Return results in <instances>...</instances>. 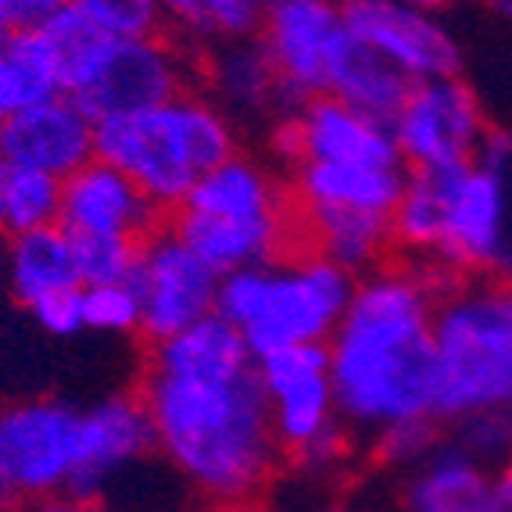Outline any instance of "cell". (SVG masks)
Wrapping results in <instances>:
<instances>
[{
    "instance_id": "6da1fadb",
    "label": "cell",
    "mask_w": 512,
    "mask_h": 512,
    "mask_svg": "<svg viewBox=\"0 0 512 512\" xmlns=\"http://www.w3.org/2000/svg\"><path fill=\"white\" fill-rule=\"evenodd\" d=\"M437 291L441 283L423 265H376L359 276L341 326L326 341L348 437L373 444L394 427L437 419Z\"/></svg>"
},
{
    "instance_id": "7a4b0ae2",
    "label": "cell",
    "mask_w": 512,
    "mask_h": 512,
    "mask_svg": "<svg viewBox=\"0 0 512 512\" xmlns=\"http://www.w3.org/2000/svg\"><path fill=\"white\" fill-rule=\"evenodd\" d=\"M140 402L154 452L208 505L262 502L283 470L255 369L240 376H169L144 369Z\"/></svg>"
},
{
    "instance_id": "3957f363",
    "label": "cell",
    "mask_w": 512,
    "mask_h": 512,
    "mask_svg": "<svg viewBox=\"0 0 512 512\" xmlns=\"http://www.w3.org/2000/svg\"><path fill=\"white\" fill-rule=\"evenodd\" d=\"M230 154H237L233 119L194 90L97 122V158L126 172L158 212H176Z\"/></svg>"
},
{
    "instance_id": "277c9868",
    "label": "cell",
    "mask_w": 512,
    "mask_h": 512,
    "mask_svg": "<svg viewBox=\"0 0 512 512\" xmlns=\"http://www.w3.org/2000/svg\"><path fill=\"white\" fill-rule=\"evenodd\" d=\"M355 283L359 276L298 244L276 262L222 276L215 312L237 326L255 362L291 348H326Z\"/></svg>"
},
{
    "instance_id": "5b68a950",
    "label": "cell",
    "mask_w": 512,
    "mask_h": 512,
    "mask_svg": "<svg viewBox=\"0 0 512 512\" xmlns=\"http://www.w3.org/2000/svg\"><path fill=\"white\" fill-rule=\"evenodd\" d=\"M437 419L512 409V280L452 276L434 305Z\"/></svg>"
},
{
    "instance_id": "8992f818",
    "label": "cell",
    "mask_w": 512,
    "mask_h": 512,
    "mask_svg": "<svg viewBox=\"0 0 512 512\" xmlns=\"http://www.w3.org/2000/svg\"><path fill=\"white\" fill-rule=\"evenodd\" d=\"M255 376L283 462L308 477L337 466L351 437L337 409L326 348L316 344L265 355L255 362Z\"/></svg>"
},
{
    "instance_id": "52a82bcc",
    "label": "cell",
    "mask_w": 512,
    "mask_h": 512,
    "mask_svg": "<svg viewBox=\"0 0 512 512\" xmlns=\"http://www.w3.org/2000/svg\"><path fill=\"white\" fill-rule=\"evenodd\" d=\"M187 54L165 36H104L90 58L65 76V94L94 122L144 111L187 90Z\"/></svg>"
},
{
    "instance_id": "ba28073f",
    "label": "cell",
    "mask_w": 512,
    "mask_h": 512,
    "mask_svg": "<svg viewBox=\"0 0 512 512\" xmlns=\"http://www.w3.org/2000/svg\"><path fill=\"white\" fill-rule=\"evenodd\" d=\"M79 459V405L26 398L0 409V491L11 505L69 495Z\"/></svg>"
},
{
    "instance_id": "9c48e42d",
    "label": "cell",
    "mask_w": 512,
    "mask_h": 512,
    "mask_svg": "<svg viewBox=\"0 0 512 512\" xmlns=\"http://www.w3.org/2000/svg\"><path fill=\"white\" fill-rule=\"evenodd\" d=\"M391 133L409 169H466L477 165L491 140L480 97L459 72L412 83L391 119Z\"/></svg>"
},
{
    "instance_id": "30bf717a",
    "label": "cell",
    "mask_w": 512,
    "mask_h": 512,
    "mask_svg": "<svg viewBox=\"0 0 512 512\" xmlns=\"http://www.w3.org/2000/svg\"><path fill=\"white\" fill-rule=\"evenodd\" d=\"M219 280L212 265L183 244L176 230H154L140 244L133 287L140 294V333L147 341H165L172 333L215 316Z\"/></svg>"
},
{
    "instance_id": "8fae6325",
    "label": "cell",
    "mask_w": 512,
    "mask_h": 512,
    "mask_svg": "<svg viewBox=\"0 0 512 512\" xmlns=\"http://www.w3.org/2000/svg\"><path fill=\"white\" fill-rule=\"evenodd\" d=\"M341 22L359 43L391 61L409 83L455 76L459 43L452 40L437 11L405 0H341Z\"/></svg>"
},
{
    "instance_id": "7c38bea8",
    "label": "cell",
    "mask_w": 512,
    "mask_h": 512,
    "mask_svg": "<svg viewBox=\"0 0 512 512\" xmlns=\"http://www.w3.org/2000/svg\"><path fill=\"white\" fill-rule=\"evenodd\" d=\"M276 147L291 165H402L391 122L362 115L359 108H351L333 94L308 97L283 111Z\"/></svg>"
},
{
    "instance_id": "4fadbf2b",
    "label": "cell",
    "mask_w": 512,
    "mask_h": 512,
    "mask_svg": "<svg viewBox=\"0 0 512 512\" xmlns=\"http://www.w3.org/2000/svg\"><path fill=\"white\" fill-rule=\"evenodd\" d=\"M344 40L341 11L333 0H273L258 29V43L269 54L276 79L283 86L287 108L326 94L333 54Z\"/></svg>"
},
{
    "instance_id": "5bb4252c",
    "label": "cell",
    "mask_w": 512,
    "mask_h": 512,
    "mask_svg": "<svg viewBox=\"0 0 512 512\" xmlns=\"http://www.w3.org/2000/svg\"><path fill=\"white\" fill-rule=\"evenodd\" d=\"M0 158L65 183L97 158V122L69 94L36 101L0 126Z\"/></svg>"
},
{
    "instance_id": "9a60e30c",
    "label": "cell",
    "mask_w": 512,
    "mask_h": 512,
    "mask_svg": "<svg viewBox=\"0 0 512 512\" xmlns=\"http://www.w3.org/2000/svg\"><path fill=\"white\" fill-rule=\"evenodd\" d=\"M151 452L154 434L140 394H108L86 405L79 409V459L69 495L97 502L122 473L140 466Z\"/></svg>"
},
{
    "instance_id": "2e32d148",
    "label": "cell",
    "mask_w": 512,
    "mask_h": 512,
    "mask_svg": "<svg viewBox=\"0 0 512 512\" xmlns=\"http://www.w3.org/2000/svg\"><path fill=\"white\" fill-rule=\"evenodd\" d=\"M505 244V205L495 172L466 165L452 190L444 237L434 258L437 276H495Z\"/></svg>"
},
{
    "instance_id": "e0dca14e",
    "label": "cell",
    "mask_w": 512,
    "mask_h": 512,
    "mask_svg": "<svg viewBox=\"0 0 512 512\" xmlns=\"http://www.w3.org/2000/svg\"><path fill=\"white\" fill-rule=\"evenodd\" d=\"M158 215L162 212L147 201L144 190L101 158L61 183L58 226L69 237H111L144 244L158 230Z\"/></svg>"
},
{
    "instance_id": "ac0fdd59",
    "label": "cell",
    "mask_w": 512,
    "mask_h": 512,
    "mask_svg": "<svg viewBox=\"0 0 512 512\" xmlns=\"http://www.w3.org/2000/svg\"><path fill=\"white\" fill-rule=\"evenodd\" d=\"M176 212L208 222H230V226H265V222L294 219L291 197L276 183L273 172L240 151L215 165Z\"/></svg>"
},
{
    "instance_id": "d6986e66",
    "label": "cell",
    "mask_w": 512,
    "mask_h": 512,
    "mask_svg": "<svg viewBox=\"0 0 512 512\" xmlns=\"http://www.w3.org/2000/svg\"><path fill=\"white\" fill-rule=\"evenodd\" d=\"M405 187L402 165H333L298 162L291 180L294 212H373L391 215Z\"/></svg>"
},
{
    "instance_id": "ffe728a7",
    "label": "cell",
    "mask_w": 512,
    "mask_h": 512,
    "mask_svg": "<svg viewBox=\"0 0 512 512\" xmlns=\"http://www.w3.org/2000/svg\"><path fill=\"white\" fill-rule=\"evenodd\" d=\"M495 473L441 437L427 459L405 473V512H487Z\"/></svg>"
},
{
    "instance_id": "44dd1931",
    "label": "cell",
    "mask_w": 512,
    "mask_h": 512,
    "mask_svg": "<svg viewBox=\"0 0 512 512\" xmlns=\"http://www.w3.org/2000/svg\"><path fill=\"white\" fill-rule=\"evenodd\" d=\"M208 97L230 119H265L273 111H287V97L276 79V69L258 40H237L212 47L205 65Z\"/></svg>"
},
{
    "instance_id": "7402d4cb",
    "label": "cell",
    "mask_w": 512,
    "mask_h": 512,
    "mask_svg": "<svg viewBox=\"0 0 512 512\" xmlns=\"http://www.w3.org/2000/svg\"><path fill=\"white\" fill-rule=\"evenodd\" d=\"M147 369L169 376H240L255 369V355L237 326L215 312L165 341H154Z\"/></svg>"
},
{
    "instance_id": "603a6c76",
    "label": "cell",
    "mask_w": 512,
    "mask_h": 512,
    "mask_svg": "<svg viewBox=\"0 0 512 512\" xmlns=\"http://www.w3.org/2000/svg\"><path fill=\"white\" fill-rule=\"evenodd\" d=\"M462 169H409L398 205L391 212L394 248L409 251L423 269L434 273V258L444 237V219ZM437 276V273H434Z\"/></svg>"
},
{
    "instance_id": "cb8c5ba5",
    "label": "cell",
    "mask_w": 512,
    "mask_h": 512,
    "mask_svg": "<svg viewBox=\"0 0 512 512\" xmlns=\"http://www.w3.org/2000/svg\"><path fill=\"white\" fill-rule=\"evenodd\" d=\"M409 79L394 69L391 61H384L376 51H369L366 43L344 29V40L333 54L330 79H326V94L341 97L344 104L359 108L362 115H373L380 122H391L402 108L405 94H409Z\"/></svg>"
},
{
    "instance_id": "d4e9b609",
    "label": "cell",
    "mask_w": 512,
    "mask_h": 512,
    "mask_svg": "<svg viewBox=\"0 0 512 512\" xmlns=\"http://www.w3.org/2000/svg\"><path fill=\"white\" fill-rule=\"evenodd\" d=\"M8 283L11 294L26 308H33L43 298H54V294L79 291L83 283H79L76 251H72L69 233L61 226H47V230L11 237Z\"/></svg>"
},
{
    "instance_id": "484cf974",
    "label": "cell",
    "mask_w": 512,
    "mask_h": 512,
    "mask_svg": "<svg viewBox=\"0 0 512 512\" xmlns=\"http://www.w3.org/2000/svg\"><path fill=\"white\" fill-rule=\"evenodd\" d=\"M273 0H162V15L183 40L219 43L255 40Z\"/></svg>"
},
{
    "instance_id": "4316f807",
    "label": "cell",
    "mask_w": 512,
    "mask_h": 512,
    "mask_svg": "<svg viewBox=\"0 0 512 512\" xmlns=\"http://www.w3.org/2000/svg\"><path fill=\"white\" fill-rule=\"evenodd\" d=\"M61 215V180L43 176L33 169H15L8 165L4 190H0V230L18 237L58 226Z\"/></svg>"
},
{
    "instance_id": "83f0119b",
    "label": "cell",
    "mask_w": 512,
    "mask_h": 512,
    "mask_svg": "<svg viewBox=\"0 0 512 512\" xmlns=\"http://www.w3.org/2000/svg\"><path fill=\"white\" fill-rule=\"evenodd\" d=\"M0 47H4V54L11 58V65H15L18 79L26 83L33 104L65 94L61 58L43 29H11V33L0 36Z\"/></svg>"
},
{
    "instance_id": "f1b7e54d",
    "label": "cell",
    "mask_w": 512,
    "mask_h": 512,
    "mask_svg": "<svg viewBox=\"0 0 512 512\" xmlns=\"http://www.w3.org/2000/svg\"><path fill=\"white\" fill-rule=\"evenodd\" d=\"M452 437L462 452L484 470L498 473L512 462V419L509 412H473L452 423Z\"/></svg>"
},
{
    "instance_id": "f546056e",
    "label": "cell",
    "mask_w": 512,
    "mask_h": 512,
    "mask_svg": "<svg viewBox=\"0 0 512 512\" xmlns=\"http://www.w3.org/2000/svg\"><path fill=\"white\" fill-rule=\"evenodd\" d=\"M76 251V269L83 287H101V283H126L137 273L140 244L111 237H72Z\"/></svg>"
},
{
    "instance_id": "4dcf8cb0",
    "label": "cell",
    "mask_w": 512,
    "mask_h": 512,
    "mask_svg": "<svg viewBox=\"0 0 512 512\" xmlns=\"http://www.w3.org/2000/svg\"><path fill=\"white\" fill-rule=\"evenodd\" d=\"M83 323L86 330L108 333V337L140 333V294L133 280L83 287Z\"/></svg>"
},
{
    "instance_id": "1f68e13d",
    "label": "cell",
    "mask_w": 512,
    "mask_h": 512,
    "mask_svg": "<svg viewBox=\"0 0 512 512\" xmlns=\"http://www.w3.org/2000/svg\"><path fill=\"white\" fill-rule=\"evenodd\" d=\"M111 36H154L162 29V0H72Z\"/></svg>"
},
{
    "instance_id": "d6a6232c",
    "label": "cell",
    "mask_w": 512,
    "mask_h": 512,
    "mask_svg": "<svg viewBox=\"0 0 512 512\" xmlns=\"http://www.w3.org/2000/svg\"><path fill=\"white\" fill-rule=\"evenodd\" d=\"M441 437L444 434L437 430V419H430V423H405V427L387 430V434L369 444V448H373L376 459L384 462V466L409 473L412 466H419V462L434 452Z\"/></svg>"
},
{
    "instance_id": "836d02e7",
    "label": "cell",
    "mask_w": 512,
    "mask_h": 512,
    "mask_svg": "<svg viewBox=\"0 0 512 512\" xmlns=\"http://www.w3.org/2000/svg\"><path fill=\"white\" fill-rule=\"evenodd\" d=\"M484 169L495 172L498 187H502V205H505V244H502V262H498V273L512 280V133L502 137H491L484 147V154L477 158Z\"/></svg>"
},
{
    "instance_id": "e575fe53",
    "label": "cell",
    "mask_w": 512,
    "mask_h": 512,
    "mask_svg": "<svg viewBox=\"0 0 512 512\" xmlns=\"http://www.w3.org/2000/svg\"><path fill=\"white\" fill-rule=\"evenodd\" d=\"M29 316L36 319L43 333L51 337H76L79 330H86L83 323V287L79 291L54 294V298H43L29 308Z\"/></svg>"
},
{
    "instance_id": "d590c367",
    "label": "cell",
    "mask_w": 512,
    "mask_h": 512,
    "mask_svg": "<svg viewBox=\"0 0 512 512\" xmlns=\"http://www.w3.org/2000/svg\"><path fill=\"white\" fill-rule=\"evenodd\" d=\"M33 104V97H29L26 83L18 79L15 65H11V58L4 54V47H0V126L11 119V115H18L22 108H29Z\"/></svg>"
},
{
    "instance_id": "8d00e7d4",
    "label": "cell",
    "mask_w": 512,
    "mask_h": 512,
    "mask_svg": "<svg viewBox=\"0 0 512 512\" xmlns=\"http://www.w3.org/2000/svg\"><path fill=\"white\" fill-rule=\"evenodd\" d=\"M72 0H11V29H43Z\"/></svg>"
},
{
    "instance_id": "74e56055",
    "label": "cell",
    "mask_w": 512,
    "mask_h": 512,
    "mask_svg": "<svg viewBox=\"0 0 512 512\" xmlns=\"http://www.w3.org/2000/svg\"><path fill=\"white\" fill-rule=\"evenodd\" d=\"M15 512H97V505L79 495H51L33 498V502H18Z\"/></svg>"
},
{
    "instance_id": "f35d334b",
    "label": "cell",
    "mask_w": 512,
    "mask_h": 512,
    "mask_svg": "<svg viewBox=\"0 0 512 512\" xmlns=\"http://www.w3.org/2000/svg\"><path fill=\"white\" fill-rule=\"evenodd\" d=\"M212 512H276L273 505H265V498L262 502H237V505H215Z\"/></svg>"
},
{
    "instance_id": "ab89813d",
    "label": "cell",
    "mask_w": 512,
    "mask_h": 512,
    "mask_svg": "<svg viewBox=\"0 0 512 512\" xmlns=\"http://www.w3.org/2000/svg\"><path fill=\"white\" fill-rule=\"evenodd\" d=\"M11 33V0H0V36Z\"/></svg>"
},
{
    "instance_id": "60d3db41",
    "label": "cell",
    "mask_w": 512,
    "mask_h": 512,
    "mask_svg": "<svg viewBox=\"0 0 512 512\" xmlns=\"http://www.w3.org/2000/svg\"><path fill=\"white\" fill-rule=\"evenodd\" d=\"M487 4H491V8L505 18V22H512V0H487Z\"/></svg>"
},
{
    "instance_id": "b9f144b4",
    "label": "cell",
    "mask_w": 512,
    "mask_h": 512,
    "mask_svg": "<svg viewBox=\"0 0 512 512\" xmlns=\"http://www.w3.org/2000/svg\"><path fill=\"white\" fill-rule=\"evenodd\" d=\"M405 4H416V8H430V11H437L441 4H448V0H405Z\"/></svg>"
},
{
    "instance_id": "7bdbcfd3",
    "label": "cell",
    "mask_w": 512,
    "mask_h": 512,
    "mask_svg": "<svg viewBox=\"0 0 512 512\" xmlns=\"http://www.w3.org/2000/svg\"><path fill=\"white\" fill-rule=\"evenodd\" d=\"M4 176H8V162L0 158V190H4Z\"/></svg>"
},
{
    "instance_id": "ee69618b",
    "label": "cell",
    "mask_w": 512,
    "mask_h": 512,
    "mask_svg": "<svg viewBox=\"0 0 512 512\" xmlns=\"http://www.w3.org/2000/svg\"><path fill=\"white\" fill-rule=\"evenodd\" d=\"M8 505H11V502H8V495L0 491V512H8Z\"/></svg>"
},
{
    "instance_id": "f6af8a7d",
    "label": "cell",
    "mask_w": 512,
    "mask_h": 512,
    "mask_svg": "<svg viewBox=\"0 0 512 512\" xmlns=\"http://www.w3.org/2000/svg\"><path fill=\"white\" fill-rule=\"evenodd\" d=\"M308 4H323V0H308Z\"/></svg>"
},
{
    "instance_id": "bcb514c9",
    "label": "cell",
    "mask_w": 512,
    "mask_h": 512,
    "mask_svg": "<svg viewBox=\"0 0 512 512\" xmlns=\"http://www.w3.org/2000/svg\"><path fill=\"white\" fill-rule=\"evenodd\" d=\"M509 419H512V409H509Z\"/></svg>"
}]
</instances>
